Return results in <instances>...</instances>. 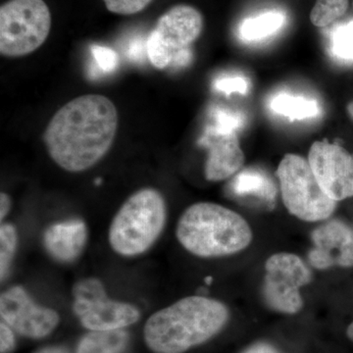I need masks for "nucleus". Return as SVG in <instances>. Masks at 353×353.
<instances>
[{
	"instance_id": "obj_17",
	"label": "nucleus",
	"mask_w": 353,
	"mask_h": 353,
	"mask_svg": "<svg viewBox=\"0 0 353 353\" xmlns=\"http://www.w3.org/2000/svg\"><path fill=\"white\" fill-rule=\"evenodd\" d=\"M285 16L279 11H269L248 18L240 26V37L246 43H255L273 36L282 29Z\"/></svg>"
},
{
	"instance_id": "obj_13",
	"label": "nucleus",
	"mask_w": 353,
	"mask_h": 353,
	"mask_svg": "<svg viewBox=\"0 0 353 353\" xmlns=\"http://www.w3.org/2000/svg\"><path fill=\"white\" fill-rule=\"evenodd\" d=\"M314 248L309 253V261L315 268L348 267L353 265V233L340 222L330 221L312 234Z\"/></svg>"
},
{
	"instance_id": "obj_2",
	"label": "nucleus",
	"mask_w": 353,
	"mask_h": 353,
	"mask_svg": "<svg viewBox=\"0 0 353 353\" xmlns=\"http://www.w3.org/2000/svg\"><path fill=\"white\" fill-rule=\"evenodd\" d=\"M224 304L189 296L150 316L145 326L148 347L157 353H183L215 336L227 323Z\"/></svg>"
},
{
	"instance_id": "obj_26",
	"label": "nucleus",
	"mask_w": 353,
	"mask_h": 353,
	"mask_svg": "<svg viewBox=\"0 0 353 353\" xmlns=\"http://www.w3.org/2000/svg\"><path fill=\"white\" fill-rule=\"evenodd\" d=\"M11 203L12 202H11L10 196L2 192L1 196H0V218L1 219H4L8 215L11 206H12Z\"/></svg>"
},
{
	"instance_id": "obj_25",
	"label": "nucleus",
	"mask_w": 353,
	"mask_h": 353,
	"mask_svg": "<svg viewBox=\"0 0 353 353\" xmlns=\"http://www.w3.org/2000/svg\"><path fill=\"white\" fill-rule=\"evenodd\" d=\"M0 329H1V345H0V350L1 353H8L13 350L14 345H15V339H14V334L11 331L10 327L6 324V323L2 322L0 325Z\"/></svg>"
},
{
	"instance_id": "obj_11",
	"label": "nucleus",
	"mask_w": 353,
	"mask_h": 353,
	"mask_svg": "<svg viewBox=\"0 0 353 353\" xmlns=\"http://www.w3.org/2000/svg\"><path fill=\"white\" fill-rule=\"evenodd\" d=\"M0 314L10 328L32 339L44 338L59 323L57 311L34 303L21 287L11 288L1 294Z\"/></svg>"
},
{
	"instance_id": "obj_8",
	"label": "nucleus",
	"mask_w": 353,
	"mask_h": 353,
	"mask_svg": "<svg viewBox=\"0 0 353 353\" xmlns=\"http://www.w3.org/2000/svg\"><path fill=\"white\" fill-rule=\"evenodd\" d=\"M73 310L85 328L90 331H113L131 326L139 319L132 304L109 299L101 281L87 278L73 290Z\"/></svg>"
},
{
	"instance_id": "obj_19",
	"label": "nucleus",
	"mask_w": 353,
	"mask_h": 353,
	"mask_svg": "<svg viewBox=\"0 0 353 353\" xmlns=\"http://www.w3.org/2000/svg\"><path fill=\"white\" fill-rule=\"evenodd\" d=\"M330 54L343 63H353V20L333 28L329 36Z\"/></svg>"
},
{
	"instance_id": "obj_27",
	"label": "nucleus",
	"mask_w": 353,
	"mask_h": 353,
	"mask_svg": "<svg viewBox=\"0 0 353 353\" xmlns=\"http://www.w3.org/2000/svg\"><path fill=\"white\" fill-rule=\"evenodd\" d=\"M243 353H279L275 348L272 347L271 345H265V343H259V345H253V347L248 348L246 352Z\"/></svg>"
},
{
	"instance_id": "obj_30",
	"label": "nucleus",
	"mask_w": 353,
	"mask_h": 353,
	"mask_svg": "<svg viewBox=\"0 0 353 353\" xmlns=\"http://www.w3.org/2000/svg\"><path fill=\"white\" fill-rule=\"evenodd\" d=\"M347 111L348 113H350V117L353 119V102L350 103V105L347 106Z\"/></svg>"
},
{
	"instance_id": "obj_6",
	"label": "nucleus",
	"mask_w": 353,
	"mask_h": 353,
	"mask_svg": "<svg viewBox=\"0 0 353 353\" xmlns=\"http://www.w3.org/2000/svg\"><path fill=\"white\" fill-rule=\"evenodd\" d=\"M50 28L43 0H9L0 8V53L6 58L31 54L46 43Z\"/></svg>"
},
{
	"instance_id": "obj_29",
	"label": "nucleus",
	"mask_w": 353,
	"mask_h": 353,
	"mask_svg": "<svg viewBox=\"0 0 353 353\" xmlns=\"http://www.w3.org/2000/svg\"><path fill=\"white\" fill-rule=\"evenodd\" d=\"M347 336L353 341V322L347 328Z\"/></svg>"
},
{
	"instance_id": "obj_23",
	"label": "nucleus",
	"mask_w": 353,
	"mask_h": 353,
	"mask_svg": "<svg viewBox=\"0 0 353 353\" xmlns=\"http://www.w3.org/2000/svg\"><path fill=\"white\" fill-rule=\"evenodd\" d=\"M214 87L219 92L227 95L231 94H245L250 90V81L245 77L241 75H231L221 77L215 81Z\"/></svg>"
},
{
	"instance_id": "obj_7",
	"label": "nucleus",
	"mask_w": 353,
	"mask_h": 353,
	"mask_svg": "<svg viewBox=\"0 0 353 353\" xmlns=\"http://www.w3.org/2000/svg\"><path fill=\"white\" fill-rule=\"evenodd\" d=\"M277 175L285 208L292 215L307 222L329 218L336 201L321 189L309 162L296 154H288L279 165Z\"/></svg>"
},
{
	"instance_id": "obj_9",
	"label": "nucleus",
	"mask_w": 353,
	"mask_h": 353,
	"mask_svg": "<svg viewBox=\"0 0 353 353\" xmlns=\"http://www.w3.org/2000/svg\"><path fill=\"white\" fill-rule=\"evenodd\" d=\"M265 301L283 313L299 312L303 307L299 289L310 282L311 274L303 260L290 253H278L265 264Z\"/></svg>"
},
{
	"instance_id": "obj_3",
	"label": "nucleus",
	"mask_w": 353,
	"mask_h": 353,
	"mask_svg": "<svg viewBox=\"0 0 353 353\" xmlns=\"http://www.w3.org/2000/svg\"><path fill=\"white\" fill-rule=\"evenodd\" d=\"M176 238L196 256L217 257L245 250L252 241V233L238 213L219 204L199 202L181 216Z\"/></svg>"
},
{
	"instance_id": "obj_10",
	"label": "nucleus",
	"mask_w": 353,
	"mask_h": 353,
	"mask_svg": "<svg viewBox=\"0 0 353 353\" xmlns=\"http://www.w3.org/2000/svg\"><path fill=\"white\" fill-rule=\"evenodd\" d=\"M308 162L318 183L334 201L353 196V157L340 145L316 141Z\"/></svg>"
},
{
	"instance_id": "obj_1",
	"label": "nucleus",
	"mask_w": 353,
	"mask_h": 353,
	"mask_svg": "<svg viewBox=\"0 0 353 353\" xmlns=\"http://www.w3.org/2000/svg\"><path fill=\"white\" fill-rule=\"evenodd\" d=\"M119 115L108 97L85 94L72 99L51 118L43 143L51 159L65 171L80 173L108 154Z\"/></svg>"
},
{
	"instance_id": "obj_4",
	"label": "nucleus",
	"mask_w": 353,
	"mask_h": 353,
	"mask_svg": "<svg viewBox=\"0 0 353 353\" xmlns=\"http://www.w3.org/2000/svg\"><path fill=\"white\" fill-rule=\"evenodd\" d=\"M166 203L152 188L132 194L121 206L109 229L111 248L123 256H137L152 248L163 231Z\"/></svg>"
},
{
	"instance_id": "obj_12",
	"label": "nucleus",
	"mask_w": 353,
	"mask_h": 353,
	"mask_svg": "<svg viewBox=\"0 0 353 353\" xmlns=\"http://www.w3.org/2000/svg\"><path fill=\"white\" fill-rule=\"evenodd\" d=\"M201 145L208 152L205 176L208 181L226 180L240 170L245 162L236 132L211 124L199 139Z\"/></svg>"
},
{
	"instance_id": "obj_14",
	"label": "nucleus",
	"mask_w": 353,
	"mask_h": 353,
	"mask_svg": "<svg viewBox=\"0 0 353 353\" xmlns=\"http://www.w3.org/2000/svg\"><path fill=\"white\" fill-rule=\"evenodd\" d=\"M88 240V229L81 220L57 223L48 228L43 243L53 259L71 262L78 259Z\"/></svg>"
},
{
	"instance_id": "obj_28",
	"label": "nucleus",
	"mask_w": 353,
	"mask_h": 353,
	"mask_svg": "<svg viewBox=\"0 0 353 353\" xmlns=\"http://www.w3.org/2000/svg\"><path fill=\"white\" fill-rule=\"evenodd\" d=\"M36 353H68V352L62 347H46Z\"/></svg>"
},
{
	"instance_id": "obj_16",
	"label": "nucleus",
	"mask_w": 353,
	"mask_h": 353,
	"mask_svg": "<svg viewBox=\"0 0 353 353\" xmlns=\"http://www.w3.org/2000/svg\"><path fill=\"white\" fill-rule=\"evenodd\" d=\"M274 113L289 118L290 121H301L317 117L321 112L318 102L301 95L280 92L274 95L270 101Z\"/></svg>"
},
{
	"instance_id": "obj_20",
	"label": "nucleus",
	"mask_w": 353,
	"mask_h": 353,
	"mask_svg": "<svg viewBox=\"0 0 353 353\" xmlns=\"http://www.w3.org/2000/svg\"><path fill=\"white\" fill-rule=\"evenodd\" d=\"M348 0H317L310 13L311 23L316 27H326L345 15Z\"/></svg>"
},
{
	"instance_id": "obj_24",
	"label": "nucleus",
	"mask_w": 353,
	"mask_h": 353,
	"mask_svg": "<svg viewBox=\"0 0 353 353\" xmlns=\"http://www.w3.org/2000/svg\"><path fill=\"white\" fill-rule=\"evenodd\" d=\"M152 0H103L110 12L120 15H132L141 12Z\"/></svg>"
},
{
	"instance_id": "obj_22",
	"label": "nucleus",
	"mask_w": 353,
	"mask_h": 353,
	"mask_svg": "<svg viewBox=\"0 0 353 353\" xmlns=\"http://www.w3.org/2000/svg\"><path fill=\"white\" fill-rule=\"evenodd\" d=\"M213 120L215 126L234 132H238L245 124L243 114L231 109L216 108L213 111Z\"/></svg>"
},
{
	"instance_id": "obj_18",
	"label": "nucleus",
	"mask_w": 353,
	"mask_h": 353,
	"mask_svg": "<svg viewBox=\"0 0 353 353\" xmlns=\"http://www.w3.org/2000/svg\"><path fill=\"white\" fill-rule=\"evenodd\" d=\"M129 341V334L121 330L92 331L78 345L77 353H122Z\"/></svg>"
},
{
	"instance_id": "obj_5",
	"label": "nucleus",
	"mask_w": 353,
	"mask_h": 353,
	"mask_svg": "<svg viewBox=\"0 0 353 353\" xmlns=\"http://www.w3.org/2000/svg\"><path fill=\"white\" fill-rule=\"evenodd\" d=\"M203 20L194 7L178 6L163 14L146 41V53L153 67H185L190 63V46L201 36Z\"/></svg>"
},
{
	"instance_id": "obj_15",
	"label": "nucleus",
	"mask_w": 353,
	"mask_h": 353,
	"mask_svg": "<svg viewBox=\"0 0 353 353\" xmlns=\"http://www.w3.org/2000/svg\"><path fill=\"white\" fill-rule=\"evenodd\" d=\"M232 192L238 196H253L267 203L276 197V187L270 178L256 169H246L234 176Z\"/></svg>"
},
{
	"instance_id": "obj_21",
	"label": "nucleus",
	"mask_w": 353,
	"mask_h": 353,
	"mask_svg": "<svg viewBox=\"0 0 353 353\" xmlns=\"http://www.w3.org/2000/svg\"><path fill=\"white\" fill-rule=\"evenodd\" d=\"M18 243L15 227L4 224L0 228V276L1 281L8 275Z\"/></svg>"
}]
</instances>
